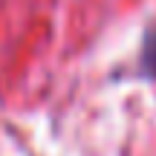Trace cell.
Here are the masks:
<instances>
[{
	"label": "cell",
	"mask_w": 156,
	"mask_h": 156,
	"mask_svg": "<svg viewBox=\"0 0 156 156\" xmlns=\"http://www.w3.org/2000/svg\"><path fill=\"white\" fill-rule=\"evenodd\" d=\"M142 75L156 78V26L147 29L145 44H142Z\"/></svg>",
	"instance_id": "6da1fadb"
}]
</instances>
